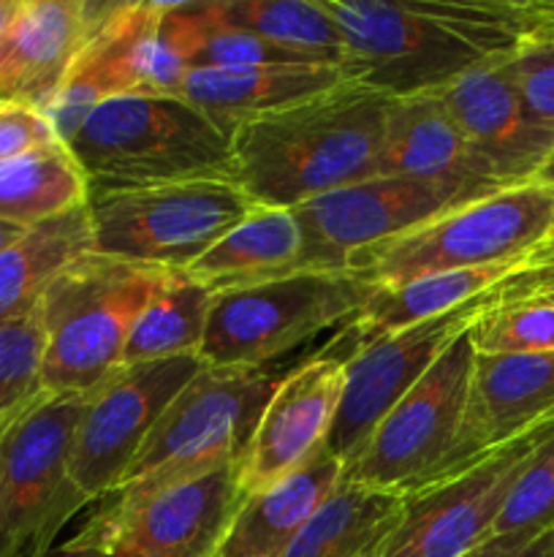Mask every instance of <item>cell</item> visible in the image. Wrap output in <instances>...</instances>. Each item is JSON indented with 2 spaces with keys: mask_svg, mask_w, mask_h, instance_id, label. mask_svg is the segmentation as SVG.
Instances as JSON below:
<instances>
[{
  "mask_svg": "<svg viewBox=\"0 0 554 557\" xmlns=\"http://www.w3.org/2000/svg\"><path fill=\"white\" fill-rule=\"evenodd\" d=\"M340 71L391 98L440 92L521 44L516 0H324Z\"/></svg>",
  "mask_w": 554,
  "mask_h": 557,
  "instance_id": "cell-1",
  "label": "cell"
},
{
  "mask_svg": "<svg viewBox=\"0 0 554 557\" xmlns=\"http://www.w3.org/2000/svg\"><path fill=\"white\" fill-rule=\"evenodd\" d=\"M391 96L340 82L231 131L234 183L264 207H297L378 177Z\"/></svg>",
  "mask_w": 554,
  "mask_h": 557,
  "instance_id": "cell-2",
  "label": "cell"
},
{
  "mask_svg": "<svg viewBox=\"0 0 554 557\" xmlns=\"http://www.w3.org/2000/svg\"><path fill=\"white\" fill-rule=\"evenodd\" d=\"M172 272L96 250L71 261L38 302L47 395L87 397L117 373L136 319Z\"/></svg>",
  "mask_w": 554,
  "mask_h": 557,
  "instance_id": "cell-3",
  "label": "cell"
},
{
  "mask_svg": "<svg viewBox=\"0 0 554 557\" xmlns=\"http://www.w3.org/2000/svg\"><path fill=\"white\" fill-rule=\"evenodd\" d=\"M71 152L90 183L234 180L231 134L179 96H119L79 125Z\"/></svg>",
  "mask_w": 554,
  "mask_h": 557,
  "instance_id": "cell-4",
  "label": "cell"
},
{
  "mask_svg": "<svg viewBox=\"0 0 554 557\" xmlns=\"http://www.w3.org/2000/svg\"><path fill=\"white\" fill-rule=\"evenodd\" d=\"M255 201L234 180L90 183L92 250L161 270H188Z\"/></svg>",
  "mask_w": 554,
  "mask_h": 557,
  "instance_id": "cell-5",
  "label": "cell"
},
{
  "mask_svg": "<svg viewBox=\"0 0 554 557\" xmlns=\"http://www.w3.org/2000/svg\"><path fill=\"white\" fill-rule=\"evenodd\" d=\"M378 288L358 270H304L215 294L199 351L201 364L264 370L329 326L356 319Z\"/></svg>",
  "mask_w": 554,
  "mask_h": 557,
  "instance_id": "cell-6",
  "label": "cell"
},
{
  "mask_svg": "<svg viewBox=\"0 0 554 557\" xmlns=\"http://www.w3.org/2000/svg\"><path fill=\"white\" fill-rule=\"evenodd\" d=\"M552 226L554 194L530 183L443 212L402 237L353 256L348 270L364 272L378 286H394L438 272L516 267L552 234Z\"/></svg>",
  "mask_w": 554,
  "mask_h": 557,
  "instance_id": "cell-7",
  "label": "cell"
},
{
  "mask_svg": "<svg viewBox=\"0 0 554 557\" xmlns=\"http://www.w3.org/2000/svg\"><path fill=\"white\" fill-rule=\"evenodd\" d=\"M277 381L280 375L266 368L221 370L201 364L161 413L114 495L139 498L237 460Z\"/></svg>",
  "mask_w": 554,
  "mask_h": 557,
  "instance_id": "cell-8",
  "label": "cell"
},
{
  "mask_svg": "<svg viewBox=\"0 0 554 557\" xmlns=\"http://www.w3.org/2000/svg\"><path fill=\"white\" fill-rule=\"evenodd\" d=\"M85 397L47 395L0 435V557H43L87 506L71 482V444Z\"/></svg>",
  "mask_w": 554,
  "mask_h": 557,
  "instance_id": "cell-9",
  "label": "cell"
},
{
  "mask_svg": "<svg viewBox=\"0 0 554 557\" xmlns=\"http://www.w3.org/2000/svg\"><path fill=\"white\" fill-rule=\"evenodd\" d=\"M473 362L476 348L467 330L380 419L342 479L394 495L424 487L459 435Z\"/></svg>",
  "mask_w": 554,
  "mask_h": 557,
  "instance_id": "cell-10",
  "label": "cell"
},
{
  "mask_svg": "<svg viewBox=\"0 0 554 557\" xmlns=\"http://www.w3.org/2000/svg\"><path fill=\"white\" fill-rule=\"evenodd\" d=\"M554 438V419L481 457L456 476L402 495V517L380 557H462L483 544L532 457Z\"/></svg>",
  "mask_w": 554,
  "mask_h": 557,
  "instance_id": "cell-11",
  "label": "cell"
},
{
  "mask_svg": "<svg viewBox=\"0 0 554 557\" xmlns=\"http://www.w3.org/2000/svg\"><path fill=\"white\" fill-rule=\"evenodd\" d=\"M242 498L237 466L226 462L139 498L112 495L76 536L98 557H215Z\"/></svg>",
  "mask_w": 554,
  "mask_h": 557,
  "instance_id": "cell-12",
  "label": "cell"
},
{
  "mask_svg": "<svg viewBox=\"0 0 554 557\" xmlns=\"http://www.w3.org/2000/svg\"><path fill=\"white\" fill-rule=\"evenodd\" d=\"M199 368V357L123 364L85 397L68 468L87 504L117 493L150 430Z\"/></svg>",
  "mask_w": 554,
  "mask_h": 557,
  "instance_id": "cell-13",
  "label": "cell"
},
{
  "mask_svg": "<svg viewBox=\"0 0 554 557\" xmlns=\"http://www.w3.org/2000/svg\"><path fill=\"white\" fill-rule=\"evenodd\" d=\"M489 305L492 297L487 292L438 319L380 335L342 357L345 386L326 451L345 468L367 444L380 419L421 381V375L462 332L476 324Z\"/></svg>",
  "mask_w": 554,
  "mask_h": 557,
  "instance_id": "cell-14",
  "label": "cell"
},
{
  "mask_svg": "<svg viewBox=\"0 0 554 557\" xmlns=\"http://www.w3.org/2000/svg\"><path fill=\"white\" fill-rule=\"evenodd\" d=\"M478 199L459 185L378 174L293 212L307 234V270H348L353 256Z\"/></svg>",
  "mask_w": 554,
  "mask_h": 557,
  "instance_id": "cell-15",
  "label": "cell"
},
{
  "mask_svg": "<svg viewBox=\"0 0 554 557\" xmlns=\"http://www.w3.org/2000/svg\"><path fill=\"white\" fill-rule=\"evenodd\" d=\"M342 386V357L307 359L280 375L248 444L234 460L242 495L264 493L324 455Z\"/></svg>",
  "mask_w": 554,
  "mask_h": 557,
  "instance_id": "cell-16",
  "label": "cell"
},
{
  "mask_svg": "<svg viewBox=\"0 0 554 557\" xmlns=\"http://www.w3.org/2000/svg\"><path fill=\"white\" fill-rule=\"evenodd\" d=\"M163 3H103L90 38L47 109L60 141L68 145L96 107L119 96H150Z\"/></svg>",
  "mask_w": 554,
  "mask_h": 557,
  "instance_id": "cell-17",
  "label": "cell"
},
{
  "mask_svg": "<svg viewBox=\"0 0 554 557\" xmlns=\"http://www.w3.org/2000/svg\"><path fill=\"white\" fill-rule=\"evenodd\" d=\"M549 419H554V354H476L459 435L427 484L456 476Z\"/></svg>",
  "mask_w": 554,
  "mask_h": 557,
  "instance_id": "cell-18",
  "label": "cell"
},
{
  "mask_svg": "<svg viewBox=\"0 0 554 557\" xmlns=\"http://www.w3.org/2000/svg\"><path fill=\"white\" fill-rule=\"evenodd\" d=\"M478 166L500 190L536 183L554 152V131L530 117L500 63L481 65L440 90Z\"/></svg>",
  "mask_w": 554,
  "mask_h": 557,
  "instance_id": "cell-19",
  "label": "cell"
},
{
  "mask_svg": "<svg viewBox=\"0 0 554 557\" xmlns=\"http://www.w3.org/2000/svg\"><path fill=\"white\" fill-rule=\"evenodd\" d=\"M103 3L20 0L0 33V98L47 114Z\"/></svg>",
  "mask_w": 554,
  "mask_h": 557,
  "instance_id": "cell-20",
  "label": "cell"
},
{
  "mask_svg": "<svg viewBox=\"0 0 554 557\" xmlns=\"http://www.w3.org/2000/svg\"><path fill=\"white\" fill-rule=\"evenodd\" d=\"M378 174L451 183L481 199L500 194L498 185L478 166L440 92L391 98Z\"/></svg>",
  "mask_w": 554,
  "mask_h": 557,
  "instance_id": "cell-21",
  "label": "cell"
},
{
  "mask_svg": "<svg viewBox=\"0 0 554 557\" xmlns=\"http://www.w3.org/2000/svg\"><path fill=\"white\" fill-rule=\"evenodd\" d=\"M307 270V234L297 212L253 205L199 261L188 267L193 281L212 294L261 286Z\"/></svg>",
  "mask_w": 554,
  "mask_h": 557,
  "instance_id": "cell-22",
  "label": "cell"
},
{
  "mask_svg": "<svg viewBox=\"0 0 554 557\" xmlns=\"http://www.w3.org/2000/svg\"><path fill=\"white\" fill-rule=\"evenodd\" d=\"M345 82L340 65H250V69L188 71L179 98L210 114L231 134L237 125Z\"/></svg>",
  "mask_w": 554,
  "mask_h": 557,
  "instance_id": "cell-23",
  "label": "cell"
},
{
  "mask_svg": "<svg viewBox=\"0 0 554 557\" xmlns=\"http://www.w3.org/2000/svg\"><path fill=\"white\" fill-rule=\"evenodd\" d=\"M342 462L329 451L264 493L244 495L215 557H282L304 522L342 482Z\"/></svg>",
  "mask_w": 554,
  "mask_h": 557,
  "instance_id": "cell-24",
  "label": "cell"
},
{
  "mask_svg": "<svg viewBox=\"0 0 554 557\" xmlns=\"http://www.w3.org/2000/svg\"><path fill=\"white\" fill-rule=\"evenodd\" d=\"M402 517V495L342 479L282 557H380Z\"/></svg>",
  "mask_w": 554,
  "mask_h": 557,
  "instance_id": "cell-25",
  "label": "cell"
},
{
  "mask_svg": "<svg viewBox=\"0 0 554 557\" xmlns=\"http://www.w3.org/2000/svg\"><path fill=\"white\" fill-rule=\"evenodd\" d=\"M87 250H92L87 205L27 228L0 250V324L36 313L49 283Z\"/></svg>",
  "mask_w": 554,
  "mask_h": 557,
  "instance_id": "cell-26",
  "label": "cell"
},
{
  "mask_svg": "<svg viewBox=\"0 0 554 557\" xmlns=\"http://www.w3.org/2000/svg\"><path fill=\"white\" fill-rule=\"evenodd\" d=\"M90 180L65 141L0 163V223L36 228L87 205Z\"/></svg>",
  "mask_w": 554,
  "mask_h": 557,
  "instance_id": "cell-27",
  "label": "cell"
},
{
  "mask_svg": "<svg viewBox=\"0 0 554 557\" xmlns=\"http://www.w3.org/2000/svg\"><path fill=\"white\" fill-rule=\"evenodd\" d=\"M511 272L514 267H487V270L438 272V275H421L394 283V286H380L375 297L364 305L362 313L351 321L353 348L462 308L492 292Z\"/></svg>",
  "mask_w": 554,
  "mask_h": 557,
  "instance_id": "cell-28",
  "label": "cell"
},
{
  "mask_svg": "<svg viewBox=\"0 0 554 557\" xmlns=\"http://www.w3.org/2000/svg\"><path fill=\"white\" fill-rule=\"evenodd\" d=\"M215 294L185 270L168 275L161 292L147 302L125 343L123 364L199 357Z\"/></svg>",
  "mask_w": 554,
  "mask_h": 557,
  "instance_id": "cell-29",
  "label": "cell"
},
{
  "mask_svg": "<svg viewBox=\"0 0 554 557\" xmlns=\"http://www.w3.org/2000/svg\"><path fill=\"white\" fill-rule=\"evenodd\" d=\"M228 25L320 65L342 63V36L324 0H210Z\"/></svg>",
  "mask_w": 554,
  "mask_h": 557,
  "instance_id": "cell-30",
  "label": "cell"
},
{
  "mask_svg": "<svg viewBox=\"0 0 554 557\" xmlns=\"http://www.w3.org/2000/svg\"><path fill=\"white\" fill-rule=\"evenodd\" d=\"M47 397L41 315L0 324V435Z\"/></svg>",
  "mask_w": 554,
  "mask_h": 557,
  "instance_id": "cell-31",
  "label": "cell"
},
{
  "mask_svg": "<svg viewBox=\"0 0 554 557\" xmlns=\"http://www.w3.org/2000/svg\"><path fill=\"white\" fill-rule=\"evenodd\" d=\"M476 354H554V299L536 297L489 305L470 326Z\"/></svg>",
  "mask_w": 554,
  "mask_h": 557,
  "instance_id": "cell-32",
  "label": "cell"
},
{
  "mask_svg": "<svg viewBox=\"0 0 554 557\" xmlns=\"http://www.w3.org/2000/svg\"><path fill=\"white\" fill-rule=\"evenodd\" d=\"M554 528V438L538 449L530 466L516 479L489 539L525 544Z\"/></svg>",
  "mask_w": 554,
  "mask_h": 557,
  "instance_id": "cell-33",
  "label": "cell"
},
{
  "mask_svg": "<svg viewBox=\"0 0 554 557\" xmlns=\"http://www.w3.org/2000/svg\"><path fill=\"white\" fill-rule=\"evenodd\" d=\"M500 71L519 92L530 117L554 131V41L525 38L508 58L500 60Z\"/></svg>",
  "mask_w": 554,
  "mask_h": 557,
  "instance_id": "cell-34",
  "label": "cell"
},
{
  "mask_svg": "<svg viewBox=\"0 0 554 557\" xmlns=\"http://www.w3.org/2000/svg\"><path fill=\"white\" fill-rule=\"evenodd\" d=\"M54 141L60 139L41 109L0 98V163L41 150Z\"/></svg>",
  "mask_w": 554,
  "mask_h": 557,
  "instance_id": "cell-35",
  "label": "cell"
},
{
  "mask_svg": "<svg viewBox=\"0 0 554 557\" xmlns=\"http://www.w3.org/2000/svg\"><path fill=\"white\" fill-rule=\"evenodd\" d=\"M554 294V237L538 243L530 253L521 256L508 277L498 283L489 292L492 305L498 302H519V299L552 297Z\"/></svg>",
  "mask_w": 554,
  "mask_h": 557,
  "instance_id": "cell-36",
  "label": "cell"
},
{
  "mask_svg": "<svg viewBox=\"0 0 554 557\" xmlns=\"http://www.w3.org/2000/svg\"><path fill=\"white\" fill-rule=\"evenodd\" d=\"M462 557H554V528L525 544H503L487 539V542L478 544L473 553Z\"/></svg>",
  "mask_w": 554,
  "mask_h": 557,
  "instance_id": "cell-37",
  "label": "cell"
},
{
  "mask_svg": "<svg viewBox=\"0 0 554 557\" xmlns=\"http://www.w3.org/2000/svg\"><path fill=\"white\" fill-rule=\"evenodd\" d=\"M521 41H554V0H521Z\"/></svg>",
  "mask_w": 554,
  "mask_h": 557,
  "instance_id": "cell-38",
  "label": "cell"
},
{
  "mask_svg": "<svg viewBox=\"0 0 554 557\" xmlns=\"http://www.w3.org/2000/svg\"><path fill=\"white\" fill-rule=\"evenodd\" d=\"M43 557H98V553L85 542V539L74 536L71 542L60 544V547H54L52 553H47Z\"/></svg>",
  "mask_w": 554,
  "mask_h": 557,
  "instance_id": "cell-39",
  "label": "cell"
},
{
  "mask_svg": "<svg viewBox=\"0 0 554 557\" xmlns=\"http://www.w3.org/2000/svg\"><path fill=\"white\" fill-rule=\"evenodd\" d=\"M25 232H27V228L11 226V223H0V250L9 248V245H14L16 239H20Z\"/></svg>",
  "mask_w": 554,
  "mask_h": 557,
  "instance_id": "cell-40",
  "label": "cell"
},
{
  "mask_svg": "<svg viewBox=\"0 0 554 557\" xmlns=\"http://www.w3.org/2000/svg\"><path fill=\"white\" fill-rule=\"evenodd\" d=\"M536 185H543V188H549L554 194V152H552V158H549V161H546V166H543L541 172H538Z\"/></svg>",
  "mask_w": 554,
  "mask_h": 557,
  "instance_id": "cell-41",
  "label": "cell"
},
{
  "mask_svg": "<svg viewBox=\"0 0 554 557\" xmlns=\"http://www.w3.org/2000/svg\"><path fill=\"white\" fill-rule=\"evenodd\" d=\"M16 3H20V0H0V33H3V27L9 25V20L14 16Z\"/></svg>",
  "mask_w": 554,
  "mask_h": 557,
  "instance_id": "cell-42",
  "label": "cell"
},
{
  "mask_svg": "<svg viewBox=\"0 0 554 557\" xmlns=\"http://www.w3.org/2000/svg\"><path fill=\"white\" fill-rule=\"evenodd\" d=\"M549 237H554V226H552V234H549Z\"/></svg>",
  "mask_w": 554,
  "mask_h": 557,
  "instance_id": "cell-43",
  "label": "cell"
},
{
  "mask_svg": "<svg viewBox=\"0 0 554 557\" xmlns=\"http://www.w3.org/2000/svg\"><path fill=\"white\" fill-rule=\"evenodd\" d=\"M549 299H554V294H552V297H549Z\"/></svg>",
  "mask_w": 554,
  "mask_h": 557,
  "instance_id": "cell-44",
  "label": "cell"
}]
</instances>
